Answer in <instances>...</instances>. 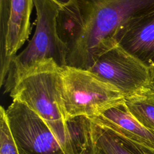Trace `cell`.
Listing matches in <instances>:
<instances>
[{
	"instance_id": "7c38bea8",
	"label": "cell",
	"mask_w": 154,
	"mask_h": 154,
	"mask_svg": "<svg viewBox=\"0 0 154 154\" xmlns=\"http://www.w3.org/2000/svg\"><path fill=\"white\" fill-rule=\"evenodd\" d=\"M74 144L73 154H103L91 137L88 118H76Z\"/></svg>"
},
{
	"instance_id": "52a82bcc",
	"label": "cell",
	"mask_w": 154,
	"mask_h": 154,
	"mask_svg": "<svg viewBox=\"0 0 154 154\" xmlns=\"http://www.w3.org/2000/svg\"><path fill=\"white\" fill-rule=\"evenodd\" d=\"M34 0H0V84L4 85L13 59L28 40Z\"/></svg>"
},
{
	"instance_id": "7a4b0ae2",
	"label": "cell",
	"mask_w": 154,
	"mask_h": 154,
	"mask_svg": "<svg viewBox=\"0 0 154 154\" xmlns=\"http://www.w3.org/2000/svg\"><path fill=\"white\" fill-rule=\"evenodd\" d=\"M61 69L51 62L30 70L16 82L10 96L40 116L61 145L73 154V121H67L64 111Z\"/></svg>"
},
{
	"instance_id": "3957f363",
	"label": "cell",
	"mask_w": 154,
	"mask_h": 154,
	"mask_svg": "<svg viewBox=\"0 0 154 154\" xmlns=\"http://www.w3.org/2000/svg\"><path fill=\"white\" fill-rule=\"evenodd\" d=\"M36 11L35 29L25 48L13 59L4 84L10 93L26 72L54 62L60 68L67 66L69 49L59 37L57 19L61 7L52 0H34Z\"/></svg>"
},
{
	"instance_id": "5bb4252c",
	"label": "cell",
	"mask_w": 154,
	"mask_h": 154,
	"mask_svg": "<svg viewBox=\"0 0 154 154\" xmlns=\"http://www.w3.org/2000/svg\"><path fill=\"white\" fill-rule=\"evenodd\" d=\"M55 2L57 4H58L61 7L68 5L70 4L73 0H52Z\"/></svg>"
},
{
	"instance_id": "5b68a950",
	"label": "cell",
	"mask_w": 154,
	"mask_h": 154,
	"mask_svg": "<svg viewBox=\"0 0 154 154\" xmlns=\"http://www.w3.org/2000/svg\"><path fill=\"white\" fill-rule=\"evenodd\" d=\"M125 97L154 91V70L119 44L101 54L88 70Z\"/></svg>"
},
{
	"instance_id": "6da1fadb",
	"label": "cell",
	"mask_w": 154,
	"mask_h": 154,
	"mask_svg": "<svg viewBox=\"0 0 154 154\" xmlns=\"http://www.w3.org/2000/svg\"><path fill=\"white\" fill-rule=\"evenodd\" d=\"M78 34L67 66L88 70L103 52L117 45L120 33L133 20L154 10V0H73Z\"/></svg>"
},
{
	"instance_id": "30bf717a",
	"label": "cell",
	"mask_w": 154,
	"mask_h": 154,
	"mask_svg": "<svg viewBox=\"0 0 154 154\" xmlns=\"http://www.w3.org/2000/svg\"><path fill=\"white\" fill-rule=\"evenodd\" d=\"M89 119V118H88ZM91 137L103 154H154V149L89 119Z\"/></svg>"
},
{
	"instance_id": "ba28073f",
	"label": "cell",
	"mask_w": 154,
	"mask_h": 154,
	"mask_svg": "<svg viewBox=\"0 0 154 154\" xmlns=\"http://www.w3.org/2000/svg\"><path fill=\"white\" fill-rule=\"evenodd\" d=\"M117 43L154 70V10L132 20L118 35Z\"/></svg>"
},
{
	"instance_id": "277c9868",
	"label": "cell",
	"mask_w": 154,
	"mask_h": 154,
	"mask_svg": "<svg viewBox=\"0 0 154 154\" xmlns=\"http://www.w3.org/2000/svg\"><path fill=\"white\" fill-rule=\"evenodd\" d=\"M61 82L67 122L79 117H96L125 99L117 88L88 70L66 66L61 69Z\"/></svg>"
},
{
	"instance_id": "8fae6325",
	"label": "cell",
	"mask_w": 154,
	"mask_h": 154,
	"mask_svg": "<svg viewBox=\"0 0 154 154\" xmlns=\"http://www.w3.org/2000/svg\"><path fill=\"white\" fill-rule=\"evenodd\" d=\"M124 100L137 120L154 134V91L136 94L125 97Z\"/></svg>"
},
{
	"instance_id": "4fadbf2b",
	"label": "cell",
	"mask_w": 154,
	"mask_h": 154,
	"mask_svg": "<svg viewBox=\"0 0 154 154\" xmlns=\"http://www.w3.org/2000/svg\"><path fill=\"white\" fill-rule=\"evenodd\" d=\"M0 154H19L10 132L5 109L0 108Z\"/></svg>"
},
{
	"instance_id": "9c48e42d",
	"label": "cell",
	"mask_w": 154,
	"mask_h": 154,
	"mask_svg": "<svg viewBox=\"0 0 154 154\" xmlns=\"http://www.w3.org/2000/svg\"><path fill=\"white\" fill-rule=\"evenodd\" d=\"M89 119L154 149V134L137 120L128 108L124 100L111 106L97 116Z\"/></svg>"
},
{
	"instance_id": "8992f818",
	"label": "cell",
	"mask_w": 154,
	"mask_h": 154,
	"mask_svg": "<svg viewBox=\"0 0 154 154\" xmlns=\"http://www.w3.org/2000/svg\"><path fill=\"white\" fill-rule=\"evenodd\" d=\"M5 115L19 154H69L42 118L26 104L13 100Z\"/></svg>"
}]
</instances>
